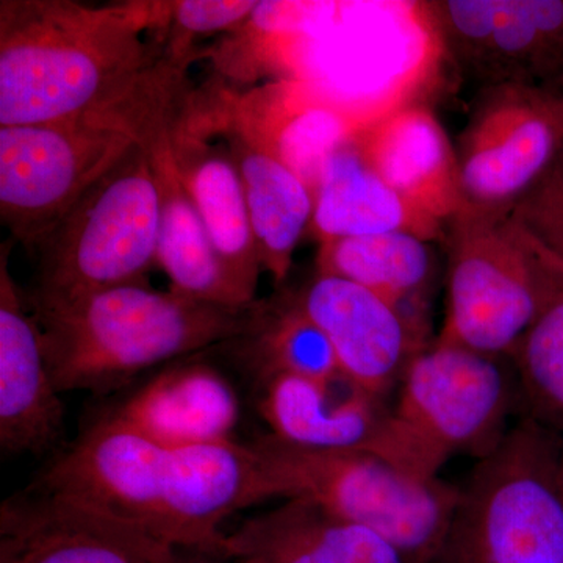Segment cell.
<instances>
[{"label":"cell","instance_id":"6da1fadb","mask_svg":"<svg viewBox=\"0 0 563 563\" xmlns=\"http://www.w3.org/2000/svg\"><path fill=\"white\" fill-rule=\"evenodd\" d=\"M33 488L166 547L220 554L224 521L276 498L252 443L174 446L111 415L91 426Z\"/></svg>","mask_w":563,"mask_h":563},{"label":"cell","instance_id":"7a4b0ae2","mask_svg":"<svg viewBox=\"0 0 563 563\" xmlns=\"http://www.w3.org/2000/svg\"><path fill=\"white\" fill-rule=\"evenodd\" d=\"M169 2L88 7L0 2V128L73 120L121 106L173 73L143 32L168 24Z\"/></svg>","mask_w":563,"mask_h":563},{"label":"cell","instance_id":"3957f363","mask_svg":"<svg viewBox=\"0 0 563 563\" xmlns=\"http://www.w3.org/2000/svg\"><path fill=\"white\" fill-rule=\"evenodd\" d=\"M31 303L60 393L111 390L161 363L251 339L265 312V302L217 306L146 282L74 296L33 292Z\"/></svg>","mask_w":563,"mask_h":563},{"label":"cell","instance_id":"277c9868","mask_svg":"<svg viewBox=\"0 0 563 563\" xmlns=\"http://www.w3.org/2000/svg\"><path fill=\"white\" fill-rule=\"evenodd\" d=\"M520 398L517 374L510 376L501 357L439 339L404 374L372 454L437 479L454 455L481 459L495 450Z\"/></svg>","mask_w":563,"mask_h":563},{"label":"cell","instance_id":"5b68a950","mask_svg":"<svg viewBox=\"0 0 563 563\" xmlns=\"http://www.w3.org/2000/svg\"><path fill=\"white\" fill-rule=\"evenodd\" d=\"M559 433L526 417L461 487L433 563H563Z\"/></svg>","mask_w":563,"mask_h":563},{"label":"cell","instance_id":"8992f818","mask_svg":"<svg viewBox=\"0 0 563 563\" xmlns=\"http://www.w3.org/2000/svg\"><path fill=\"white\" fill-rule=\"evenodd\" d=\"M274 496L306 499L391 543L409 563H433L461 487L421 479L379 455L296 446L273 433L252 443Z\"/></svg>","mask_w":563,"mask_h":563},{"label":"cell","instance_id":"52a82bcc","mask_svg":"<svg viewBox=\"0 0 563 563\" xmlns=\"http://www.w3.org/2000/svg\"><path fill=\"white\" fill-rule=\"evenodd\" d=\"M154 129L122 107L73 120L0 128V217L38 247L99 180Z\"/></svg>","mask_w":563,"mask_h":563},{"label":"cell","instance_id":"ba28073f","mask_svg":"<svg viewBox=\"0 0 563 563\" xmlns=\"http://www.w3.org/2000/svg\"><path fill=\"white\" fill-rule=\"evenodd\" d=\"M161 217L151 151L139 144L40 243L35 292L74 296L146 282L157 265Z\"/></svg>","mask_w":563,"mask_h":563},{"label":"cell","instance_id":"9c48e42d","mask_svg":"<svg viewBox=\"0 0 563 563\" xmlns=\"http://www.w3.org/2000/svg\"><path fill=\"white\" fill-rule=\"evenodd\" d=\"M448 310L439 339L512 357L555 295L512 214L463 209L450 224Z\"/></svg>","mask_w":563,"mask_h":563},{"label":"cell","instance_id":"30bf717a","mask_svg":"<svg viewBox=\"0 0 563 563\" xmlns=\"http://www.w3.org/2000/svg\"><path fill=\"white\" fill-rule=\"evenodd\" d=\"M454 147L465 209L512 214L562 157L563 90L485 88Z\"/></svg>","mask_w":563,"mask_h":563},{"label":"cell","instance_id":"8fae6325","mask_svg":"<svg viewBox=\"0 0 563 563\" xmlns=\"http://www.w3.org/2000/svg\"><path fill=\"white\" fill-rule=\"evenodd\" d=\"M421 9L440 44L487 87L563 84V0H442Z\"/></svg>","mask_w":563,"mask_h":563},{"label":"cell","instance_id":"7c38bea8","mask_svg":"<svg viewBox=\"0 0 563 563\" xmlns=\"http://www.w3.org/2000/svg\"><path fill=\"white\" fill-rule=\"evenodd\" d=\"M295 298L328 336L344 379L380 401L428 346L421 312L354 282L317 273Z\"/></svg>","mask_w":563,"mask_h":563},{"label":"cell","instance_id":"4fadbf2b","mask_svg":"<svg viewBox=\"0 0 563 563\" xmlns=\"http://www.w3.org/2000/svg\"><path fill=\"white\" fill-rule=\"evenodd\" d=\"M174 550L38 488L0 509V563H162Z\"/></svg>","mask_w":563,"mask_h":563},{"label":"cell","instance_id":"5bb4252c","mask_svg":"<svg viewBox=\"0 0 563 563\" xmlns=\"http://www.w3.org/2000/svg\"><path fill=\"white\" fill-rule=\"evenodd\" d=\"M43 339L20 288L0 257V446L3 453H43L60 439L63 402Z\"/></svg>","mask_w":563,"mask_h":563},{"label":"cell","instance_id":"9a60e30c","mask_svg":"<svg viewBox=\"0 0 563 563\" xmlns=\"http://www.w3.org/2000/svg\"><path fill=\"white\" fill-rule=\"evenodd\" d=\"M354 136L374 172L418 209L446 224L465 209L454 144L428 109L396 107Z\"/></svg>","mask_w":563,"mask_h":563},{"label":"cell","instance_id":"2e32d148","mask_svg":"<svg viewBox=\"0 0 563 563\" xmlns=\"http://www.w3.org/2000/svg\"><path fill=\"white\" fill-rule=\"evenodd\" d=\"M262 384L261 413L273 435L309 450L373 453L390 410L343 376L276 374Z\"/></svg>","mask_w":563,"mask_h":563},{"label":"cell","instance_id":"e0dca14e","mask_svg":"<svg viewBox=\"0 0 563 563\" xmlns=\"http://www.w3.org/2000/svg\"><path fill=\"white\" fill-rule=\"evenodd\" d=\"M222 554L236 563H409L377 533L299 498L225 532Z\"/></svg>","mask_w":563,"mask_h":563},{"label":"cell","instance_id":"ac0fdd59","mask_svg":"<svg viewBox=\"0 0 563 563\" xmlns=\"http://www.w3.org/2000/svg\"><path fill=\"white\" fill-rule=\"evenodd\" d=\"M355 129L325 155L313 184L312 228L320 243L387 232L442 239L444 222L404 199L368 165Z\"/></svg>","mask_w":563,"mask_h":563},{"label":"cell","instance_id":"d6986e66","mask_svg":"<svg viewBox=\"0 0 563 563\" xmlns=\"http://www.w3.org/2000/svg\"><path fill=\"white\" fill-rule=\"evenodd\" d=\"M174 128L158 132L146 144L162 191L157 265L172 282V290L195 301L225 307L255 302L225 268L209 232L181 184L173 151Z\"/></svg>","mask_w":563,"mask_h":563},{"label":"cell","instance_id":"ffe728a7","mask_svg":"<svg viewBox=\"0 0 563 563\" xmlns=\"http://www.w3.org/2000/svg\"><path fill=\"white\" fill-rule=\"evenodd\" d=\"M231 155L242 176L262 266L280 284L290 273L299 240L312 225L313 188L261 133L231 129Z\"/></svg>","mask_w":563,"mask_h":563},{"label":"cell","instance_id":"44dd1931","mask_svg":"<svg viewBox=\"0 0 563 563\" xmlns=\"http://www.w3.org/2000/svg\"><path fill=\"white\" fill-rule=\"evenodd\" d=\"M239 399L232 385L207 365L166 369L111 413L157 442L174 446L233 440Z\"/></svg>","mask_w":563,"mask_h":563},{"label":"cell","instance_id":"7402d4cb","mask_svg":"<svg viewBox=\"0 0 563 563\" xmlns=\"http://www.w3.org/2000/svg\"><path fill=\"white\" fill-rule=\"evenodd\" d=\"M181 184L209 232L225 268L255 298L263 268L252 231L242 176L231 152L209 146L191 133L173 132Z\"/></svg>","mask_w":563,"mask_h":563},{"label":"cell","instance_id":"603a6c76","mask_svg":"<svg viewBox=\"0 0 563 563\" xmlns=\"http://www.w3.org/2000/svg\"><path fill=\"white\" fill-rule=\"evenodd\" d=\"M429 243L406 232L331 240L321 244L318 273L354 282L396 306L421 309L432 274Z\"/></svg>","mask_w":563,"mask_h":563},{"label":"cell","instance_id":"cb8c5ba5","mask_svg":"<svg viewBox=\"0 0 563 563\" xmlns=\"http://www.w3.org/2000/svg\"><path fill=\"white\" fill-rule=\"evenodd\" d=\"M263 377L276 374L331 380L342 376L325 333L303 312L295 295L265 303L262 324L251 336Z\"/></svg>","mask_w":563,"mask_h":563},{"label":"cell","instance_id":"d4e9b609","mask_svg":"<svg viewBox=\"0 0 563 563\" xmlns=\"http://www.w3.org/2000/svg\"><path fill=\"white\" fill-rule=\"evenodd\" d=\"M512 361L528 417L563 439V292L544 306Z\"/></svg>","mask_w":563,"mask_h":563},{"label":"cell","instance_id":"484cf974","mask_svg":"<svg viewBox=\"0 0 563 563\" xmlns=\"http://www.w3.org/2000/svg\"><path fill=\"white\" fill-rule=\"evenodd\" d=\"M257 7L258 2L243 0H179L169 2V22L188 35L229 31L251 18Z\"/></svg>","mask_w":563,"mask_h":563},{"label":"cell","instance_id":"4316f807","mask_svg":"<svg viewBox=\"0 0 563 563\" xmlns=\"http://www.w3.org/2000/svg\"><path fill=\"white\" fill-rule=\"evenodd\" d=\"M517 224L521 239L531 251L532 257L536 258L544 277L550 280L555 290L563 292V229L537 236L529 232L521 222L517 221Z\"/></svg>","mask_w":563,"mask_h":563},{"label":"cell","instance_id":"83f0119b","mask_svg":"<svg viewBox=\"0 0 563 563\" xmlns=\"http://www.w3.org/2000/svg\"><path fill=\"white\" fill-rule=\"evenodd\" d=\"M162 563H236L228 555L220 553H210L202 550H187V548H176L172 554Z\"/></svg>","mask_w":563,"mask_h":563},{"label":"cell","instance_id":"f1b7e54d","mask_svg":"<svg viewBox=\"0 0 563 563\" xmlns=\"http://www.w3.org/2000/svg\"><path fill=\"white\" fill-rule=\"evenodd\" d=\"M559 479H561V492H562V499H563V453H562V461H561V476H559Z\"/></svg>","mask_w":563,"mask_h":563}]
</instances>
